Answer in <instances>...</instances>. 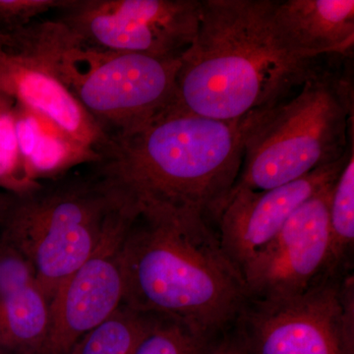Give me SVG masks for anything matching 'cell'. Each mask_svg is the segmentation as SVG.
<instances>
[{"label": "cell", "instance_id": "obj_11", "mask_svg": "<svg viewBox=\"0 0 354 354\" xmlns=\"http://www.w3.org/2000/svg\"><path fill=\"white\" fill-rule=\"evenodd\" d=\"M0 93L48 118L97 153L109 138L76 101L22 31L0 32Z\"/></svg>", "mask_w": 354, "mask_h": 354}, {"label": "cell", "instance_id": "obj_8", "mask_svg": "<svg viewBox=\"0 0 354 354\" xmlns=\"http://www.w3.org/2000/svg\"><path fill=\"white\" fill-rule=\"evenodd\" d=\"M57 13L71 34L95 48L180 58L196 39L201 0H68Z\"/></svg>", "mask_w": 354, "mask_h": 354}, {"label": "cell", "instance_id": "obj_13", "mask_svg": "<svg viewBox=\"0 0 354 354\" xmlns=\"http://www.w3.org/2000/svg\"><path fill=\"white\" fill-rule=\"evenodd\" d=\"M50 300L32 265L0 236V354H44Z\"/></svg>", "mask_w": 354, "mask_h": 354}, {"label": "cell", "instance_id": "obj_17", "mask_svg": "<svg viewBox=\"0 0 354 354\" xmlns=\"http://www.w3.org/2000/svg\"><path fill=\"white\" fill-rule=\"evenodd\" d=\"M329 232L332 272H353L354 252V139L330 194Z\"/></svg>", "mask_w": 354, "mask_h": 354}, {"label": "cell", "instance_id": "obj_6", "mask_svg": "<svg viewBox=\"0 0 354 354\" xmlns=\"http://www.w3.org/2000/svg\"><path fill=\"white\" fill-rule=\"evenodd\" d=\"M22 31L109 138L129 134L174 106L181 57L95 48L57 19L37 21Z\"/></svg>", "mask_w": 354, "mask_h": 354}, {"label": "cell", "instance_id": "obj_7", "mask_svg": "<svg viewBox=\"0 0 354 354\" xmlns=\"http://www.w3.org/2000/svg\"><path fill=\"white\" fill-rule=\"evenodd\" d=\"M232 330L246 354H354L353 272L295 297H246Z\"/></svg>", "mask_w": 354, "mask_h": 354}, {"label": "cell", "instance_id": "obj_10", "mask_svg": "<svg viewBox=\"0 0 354 354\" xmlns=\"http://www.w3.org/2000/svg\"><path fill=\"white\" fill-rule=\"evenodd\" d=\"M135 214L133 209L55 292L50 301V334L44 354H66L81 337L122 304L121 247Z\"/></svg>", "mask_w": 354, "mask_h": 354}, {"label": "cell", "instance_id": "obj_5", "mask_svg": "<svg viewBox=\"0 0 354 354\" xmlns=\"http://www.w3.org/2000/svg\"><path fill=\"white\" fill-rule=\"evenodd\" d=\"M134 207L99 177H60L10 194L0 236L32 265L44 293L59 286L88 260Z\"/></svg>", "mask_w": 354, "mask_h": 354}, {"label": "cell", "instance_id": "obj_3", "mask_svg": "<svg viewBox=\"0 0 354 354\" xmlns=\"http://www.w3.org/2000/svg\"><path fill=\"white\" fill-rule=\"evenodd\" d=\"M255 115L221 121L171 106L129 134L109 138L92 174L134 206L192 209L216 227Z\"/></svg>", "mask_w": 354, "mask_h": 354}, {"label": "cell", "instance_id": "obj_14", "mask_svg": "<svg viewBox=\"0 0 354 354\" xmlns=\"http://www.w3.org/2000/svg\"><path fill=\"white\" fill-rule=\"evenodd\" d=\"M272 21L295 53L317 58L353 55V0H272Z\"/></svg>", "mask_w": 354, "mask_h": 354}, {"label": "cell", "instance_id": "obj_4", "mask_svg": "<svg viewBox=\"0 0 354 354\" xmlns=\"http://www.w3.org/2000/svg\"><path fill=\"white\" fill-rule=\"evenodd\" d=\"M353 137L351 55L337 64L319 65L290 100L254 116L230 194L272 189L334 164L346 156Z\"/></svg>", "mask_w": 354, "mask_h": 354}, {"label": "cell", "instance_id": "obj_22", "mask_svg": "<svg viewBox=\"0 0 354 354\" xmlns=\"http://www.w3.org/2000/svg\"><path fill=\"white\" fill-rule=\"evenodd\" d=\"M9 200H10V194L0 190V221L3 218L4 213H6Z\"/></svg>", "mask_w": 354, "mask_h": 354}, {"label": "cell", "instance_id": "obj_15", "mask_svg": "<svg viewBox=\"0 0 354 354\" xmlns=\"http://www.w3.org/2000/svg\"><path fill=\"white\" fill-rule=\"evenodd\" d=\"M15 120L21 165L32 183L55 180L67 176L74 167L101 160L94 149L17 102Z\"/></svg>", "mask_w": 354, "mask_h": 354}, {"label": "cell", "instance_id": "obj_21", "mask_svg": "<svg viewBox=\"0 0 354 354\" xmlns=\"http://www.w3.org/2000/svg\"><path fill=\"white\" fill-rule=\"evenodd\" d=\"M211 354H246V353L241 342L230 329L218 337Z\"/></svg>", "mask_w": 354, "mask_h": 354}, {"label": "cell", "instance_id": "obj_18", "mask_svg": "<svg viewBox=\"0 0 354 354\" xmlns=\"http://www.w3.org/2000/svg\"><path fill=\"white\" fill-rule=\"evenodd\" d=\"M15 101L0 93V190L20 195L38 187L23 171L16 133Z\"/></svg>", "mask_w": 354, "mask_h": 354}, {"label": "cell", "instance_id": "obj_1", "mask_svg": "<svg viewBox=\"0 0 354 354\" xmlns=\"http://www.w3.org/2000/svg\"><path fill=\"white\" fill-rule=\"evenodd\" d=\"M121 247L122 304L218 337L246 299L212 221L192 209L136 207Z\"/></svg>", "mask_w": 354, "mask_h": 354}, {"label": "cell", "instance_id": "obj_9", "mask_svg": "<svg viewBox=\"0 0 354 354\" xmlns=\"http://www.w3.org/2000/svg\"><path fill=\"white\" fill-rule=\"evenodd\" d=\"M335 181L298 207L276 236L244 266L246 297H295L335 276L329 232Z\"/></svg>", "mask_w": 354, "mask_h": 354}, {"label": "cell", "instance_id": "obj_2", "mask_svg": "<svg viewBox=\"0 0 354 354\" xmlns=\"http://www.w3.org/2000/svg\"><path fill=\"white\" fill-rule=\"evenodd\" d=\"M321 58L286 48L272 25V0H201L174 106L212 120H247L286 101Z\"/></svg>", "mask_w": 354, "mask_h": 354}, {"label": "cell", "instance_id": "obj_20", "mask_svg": "<svg viewBox=\"0 0 354 354\" xmlns=\"http://www.w3.org/2000/svg\"><path fill=\"white\" fill-rule=\"evenodd\" d=\"M68 0H0V32L14 34L39 21L44 14L57 12Z\"/></svg>", "mask_w": 354, "mask_h": 354}, {"label": "cell", "instance_id": "obj_19", "mask_svg": "<svg viewBox=\"0 0 354 354\" xmlns=\"http://www.w3.org/2000/svg\"><path fill=\"white\" fill-rule=\"evenodd\" d=\"M218 337L199 334L169 319L158 318L134 354H211Z\"/></svg>", "mask_w": 354, "mask_h": 354}, {"label": "cell", "instance_id": "obj_12", "mask_svg": "<svg viewBox=\"0 0 354 354\" xmlns=\"http://www.w3.org/2000/svg\"><path fill=\"white\" fill-rule=\"evenodd\" d=\"M349 146L342 160L292 183L269 190H237L228 196L216 230L223 251L241 272L247 262L276 236L298 207L334 183L348 158Z\"/></svg>", "mask_w": 354, "mask_h": 354}, {"label": "cell", "instance_id": "obj_16", "mask_svg": "<svg viewBox=\"0 0 354 354\" xmlns=\"http://www.w3.org/2000/svg\"><path fill=\"white\" fill-rule=\"evenodd\" d=\"M158 320V317L121 304L104 322L81 337L66 354H134Z\"/></svg>", "mask_w": 354, "mask_h": 354}]
</instances>
